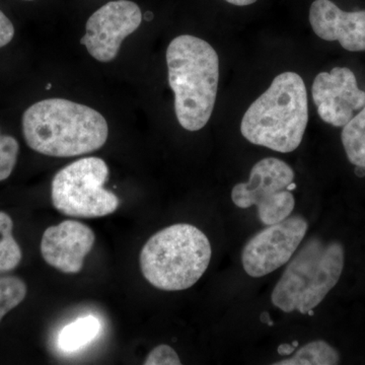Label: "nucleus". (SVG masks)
Listing matches in <instances>:
<instances>
[{"instance_id":"f257e3e1","label":"nucleus","mask_w":365,"mask_h":365,"mask_svg":"<svg viewBox=\"0 0 365 365\" xmlns=\"http://www.w3.org/2000/svg\"><path fill=\"white\" fill-rule=\"evenodd\" d=\"M23 134L29 148L41 155L72 158L102 148L109 127L93 108L66 98H47L24 113Z\"/></svg>"},{"instance_id":"f03ea898","label":"nucleus","mask_w":365,"mask_h":365,"mask_svg":"<svg viewBox=\"0 0 365 365\" xmlns=\"http://www.w3.org/2000/svg\"><path fill=\"white\" fill-rule=\"evenodd\" d=\"M167 64L178 121L186 130H201L212 115L217 97V53L200 38L181 35L168 47Z\"/></svg>"},{"instance_id":"7ed1b4c3","label":"nucleus","mask_w":365,"mask_h":365,"mask_svg":"<svg viewBox=\"0 0 365 365\" xmlns=\"http://www.w3.org/2000/svg\"><path fill=\"white\" fill-rule=\"evenodd\" d=\"M309 122L304 79L283 72L242 117V136L255 145L281 153H292L302 143Z\"/></svg>"},{"instance_id":"20e7f679","label":"nucleus","mask_w":365,"mask_h":365,"mask_svg":"<svg viewBox=\"0 0 365 365\" xmlns=\"http://www.w3.org/2000/svg\"><path fill=\"white\" fill-rule=\"evenodd\" d=\"M210 242L188 223H178L153 235L141 250L143 275L165 292L188 289L204 275L211 260Z\"/></svg>"},{"instance_id":"39448f33","label":"nucleus","mask_w":365,"mask_h":365,"mask_svg":"<svg viewBox=\"0 0 365 365\" xmlns=\"http://www.w3.org/2000/svg\"><path fill=\"white\" fill-rule=\"evenodd\" d=\"M345 263L340 242L313 237L290 259L274 287L271 300L284 313L309 314L340 280Z\"/></svg>"},{"instance_id":"423d86ee","label":"nucleus","mask_w":365,"mask_h":365,"mask_svg":"<svg viewBox=\"0 0 365 365\" xmlns=\"http://www.w3.org/2000/svg\"><path fill=\"white\" fill-rule=\"evenodd\" d=\"M109 168L100 158H83L60 170L52 181L55 209L72 217L95 218L112 215L119 198L104 188Z\"/></svg>"},{"instance_id":"0eeeda50","label":"nucleus","mask_w":365,"mask_h":365,"mask_svg":"<svg viewBox=\"0 0 365 365\" xmlns=\"http://www.w3.org/2000/svg\"><path fill=\"white\" fill-rule=\"evenodd\" d=\"M294 170L288 163L279 158H263L252 168L248 182L232 188V202L240 208L256 205L264 225L282 222L294 209Z\"/></svg>"},{"instance_id":"6e6552de","label":"nucleus","mask_w":365,"mask_h":365,"mask_svg":"<svg viewBox=\"0 0 365 365\" xmlns=\"http://www.w3.org/2000/svg\"><path fill=\"white\" fill-rule=\"evenodd\" d=\"M307 228L304 216L292 215L261 230L242 249L244 270L251 277L260 278L282 267L299 248Z\"/></svg>"},{"instance_id":"1a4fd4ad","label":"nucleus","mask_w":365,"mask_h":365,"mask_svg":"<svg viewBox=\"0 0 365 365\" xmlns=\"http://www.w3.org/2000/svg\"><path fill=\"white\" fill-rule=\"evenodd\" d=\"M141 21L143 13L135 2H108L86 21V35L81 38V44L86 46L93 58L108 63L116 58L122 42L135 32Z\"/></svg>"},{"instance_id":"9d476101","label":"nucleus","mask_w":365,"mask_h":365,"mask_svg":"<svg viewBox=\"0 0 365 365\" xmlns=\"http://www.w3.org/2000/svg\"><path fill=\"white\" fill-rule=\"evenodd\" d=\"M312 96L319 116L334 127L345 126L365 106V91L360 90L355 74L347 67L319 73Z\"/></svg>"},{"instance_id":"9b49d317","label":"nucleus","mask_w":365,"mask_h":365,"mask_svg":"<svg viewBox=\"0 0 365 365\" xmlns=\"http://www.w3.org/2000/svg\"><path fill=\"white\" fill-rule=\"evenodd\" d=\"M95 232L83 223L64 220L48 227L41 241V254L48 265L66 274L81 272L93 249Z\"/></svg>"},{"instance_id":"f8f14e48","label":"nucleus","mask_w":365,"mask_h":365,"mask_svg":"<svg viewBox=\"0 0 365 365\" xmlns=\"http://www.w3.org/2000/svg\"><path fill=\"white\" fill-rule=\"evenodd\" d=\"M309 23L321 39L338 41L349 52H365V11H342L331 0H314Z\"/></svg>"},{"instance_id":"ddd939ff","label":"nucleus","mask_w":365,"mask_h":365,"mask_svg":"<svg viewBox=\"0 0 365 365\" xmlns=\"http://www.w3.org/2000/svg\"><path fill=\"white\" fill-rule=\"evenodd\" d=\"M341 140L348 160L355 167L365 168V106L343 126Z\"/></svg>"},{"instance_id":"4468645a","label":"nucleus","mask_w":365,"mask_h":365,"mask_svg":"<svg viewBox=\"0 0 365 365\" xmlns=\"http://www.w3.org/2000/svg\"><path fill=\"white\" fill-rule=\"evenodd\" d=\"M340 354L332 345L324 340L307 343L289 359L275 362L276 365H336L340 364Z\"/></svg>"},{"instance_id":"2eb2a0df","label":"nucleus","mask_w":365,"mask_h":365,"mask_svg":"<svg viewBox=\"0 0 365 365\" xmlns=\"http://www.w3.org/2000/svg\"><path fill=\"white\" fill-rule=\"evenodd\" d=\"M100 329V322L95 317L78 319L66 326L60 333L59 347L63 351H76L95 339Z\"/></svg>"},{"instance_id":"dca6fc26","label":"nucleus","mask_w":365,"mask_h":365,"mask_svg":"<svg viewBox=\"0 0 365 365\" xmlns=\"http://www.w3.org/2000/svg\"><path fill=\"white\" fill-rule=\"evenodd\" d=\"M14 222L11 216L0 211V273L18 267L23 258L21 247L13 235Z\"/></svg>"},{"instance_id":"f3484780","label":"nucleus","mask_w":365,"mask_h":365,"mask_svg":"<svg viewBox=\"0 0 365 365\" xmlns=\"http://www.w3.org/2000/svg\"><path fill=\"white\" fill-rule=\"evenodd\" d=\"M25 281L16 276L0 277V322L7 313L26 299Z\"/></svg>"},{"instance_id":"a211bd4d","label":"nucleus","mask_w":365,"mask_h":365,"mask_svg":"<svg viewBox=\"0 0 365 365\" xmlns=\"http://www.w3.org/2000/svg\"><path fill=\"white\" fill-rule=\"evenodd\" d=\"M20 144L13 136L0 133V182L11 176L18 160Z\"/></svg>"},{"instance_id":"6ab92c4d","label":"nucleus","mask_w":365,"mask_h":365,"mask_svg":"<svg viewBox=\"0 0 365 365\" xmlns=\"http://www.w3.org/2000/svg\"><path fill=\"white\" fill-rule=\"evenodd\" d=\"M178 353L169 345L162 344L151 350L144 361L145 365H180Z\"/></svg>"},{"instance_id":"aec40b11","label":"nucleus","mask_w":365,"mask_h":365,"mask_svg":"<svg viewBox=\"0 0 365 365\" xmlns=\"http://www.w3.org/2000/svg\"><path fill=\"white\" fill-rule=\"evenodd\" d=\"M14 36V26L11 20L0 11V48L11 42Z\"/></svg>"},{"instance_id":"412c9836","label":"nucleus","mask_w":365,"mask_h":365,"mask_svg":"<svg viewBox=\"0 0 365 365\" xmlns=\"http://www.w3.org/2000/svg\"><path fill=\"white\" fill-rule=\"evenodd\" d=\"M225 1L228 2V4H234V6H247L255 4L257 0H225Z\"/></svg>"},{"instance_id":"4be33fe9","label":"nucleus","mask_w":365,"mask_h":365,"mask_svg":"<svg viewBox=\"0 0 365 365\" xmlns=\"http://www.w3.org/2000/svg\"><path fill=\"white\" fill-rule=\"evenodd\" d=\"M294 347L295 346L283 344L279 346V348H278V352H279V354L289 355L294 351Z\"/></svg>"},{"instance_id":"5701e85b","label":"nucleus","mask_w":365,"mask_h":365,"mask_svg":"<svg viewBox=\"0 0 365 365\" xmlns=\"http://www.w3.org/2000/svg\"><path fill=\"white\" fill-rule=\"evenodd\" d=\"M355 173H356L357 176L364 177L365 176V168L356 167V169H355Z\"/></svg>"},{"instance_id":"b1692460","label":"nucleus","mask_w":365,"mask_h":365,"mask_svg":"<svg viewBox=\"0 0 365 365\" xmlns=\"http://www.w3.org/2000/svg\"><path fill=\"white\" fill-rule=\"evenodd\" d=\"M47 88V90H49V88H51V85H48L47 88Z\"/></svg>"},{"instance_id":"393cba45","label":"nucleus","mask_w":365,"mask_h":365,"mask_svg":"<svg viewBox=\"0 0 365 365\" xmlns=\"http://www.w3.org/2000/svg\"><path fill=\"white\" fill-rule=\"evenodd\" d=\"M24 1H34V0H24Z\"/></svg>"}]
</instances>
